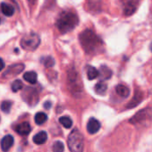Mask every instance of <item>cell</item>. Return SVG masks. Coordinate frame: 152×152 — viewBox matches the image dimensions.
Returning a JSON list of instances; mask_svg holds the SVG:
<instances>
[{"mask_svg": "<svg viewBox=\"0 0 152 152\" xmlns=\"http://www.w3.org/2000/svg\"><path fill=\"white\" fill-rule=\"evenodd\" d=\"M79 40L86 54L94 55L101 52L103 49L102 39L91 30H84L79 35Z\"/></svg>", "mask_w": 152, "mask_h": 152, "instance_id": "cell-1", "label": "cell"}, {"mask_svg": "<svg viewBox=\"0 0 152 152\" xmlns=\"http://www.w3.org/2000/svg\"><path fill=\"white\" fill-rule=\"evenodd\" d=\"M78 16L71 11L62 12L56 21V26L61 33L70 32L78 25Z\"/></svg>", "mask_w": 152, "mask_h": 152, "instance_id": "cell-2", "label": "cell"}, {"mask_svg": "<svg viewBox=\"0 0 152 152\" xmlns=\"http://www.w3.org/2000/svg\"><path fill=\"white\" fill-rule=\"evenodd\" d=\"M130 123L138 128H147L152 124V109L147 107L137 112L131 119Z\"/></svg>", "mask_w": 152, "mask_h": 152, "instance_id": "cell-3", "label": "cell"}, {"mask_svg": "<svg viewBox=\"0 0 152 152\" xmlns=\"http://www.w3.org/2000/svg\"><path fill=\"white\" fill-rule=\"evenodd\" d=\"M67 144L70 152H83L84 139L78 129H73L68 136Z\"/></svg>", "mask_w": 152, "mask_h": 152, "instance_id": "cell-4", "label": "cell"}, {"mask_svg": "<svg viewBox=\"0 0 152 152\" xmlns=\"http://www.w3.org/2000/svg\"><path fill=\"white\" fill-rule=\"evenodd\" d=\"M68 87L72 95L81 94L83 91V87L81 84V78L73 68L68 72Z\"/></svg>", "mask_w": 152, "mask_h": 152, "instance_id": "cell-5", "label": "cell"}, {"mask_svg": "<svg viewBox=\"0 0 152 152\" xmlns=\"http://www.w3.org/2000/svg\"><path fill=\"white\" fill-rule=\"evenodd\" d=\"M40 44V38L37 33L31 32L21 39V47L27 51H34Z\"/></svg>", "mask_w": 152, "mask_h": 152, "instance_id": "cell-6", "label": "cell"}, {"mask_svg": "<svg viewBox=\"0 0 152 152\" xmlns=\"http://www.w3.org/2000/svg\"><path fill=\"white\" fill-rule=\"evenodd\" d=\"M23 69H24V65L23 64H16L11 65L7 69V71L4 72L3 76L7 79L13 78L15 76L18 75L21 72H23Z\"/></svg>", "mask_w": 152, "mask_h": 152, "instance_id": "cell-7", "label": "cell"}, {"mask_svg": "<svg viewBox=\"0 0 152 152\" xmlns=\"http://www.w3.org/2000/svg\"><path fill=\"white\" fill-rule=\"evenodd\" d=\"M139 0H126L124 5V14L126 16L132 15L138 8Z\"/></svg>", "mask_w": 152, "mask_h": 152, "instance_id": "cell-8", "label": "cell"}, {"mask_svg": "<svg viewBox=\"0 0 152 152\" xmlns=\"http://www.w3.org/2000/svg\"><path fill=\"white\" fill-rule=\"evenodd\" d=\"M101 127V124L99 120L95 118H91L87 124V131L90 134H95L97 133Z\"/></svg>", "mask_w": 152, "mask_h": 152, "instance_id": "cell-9", "label": "cell"}, {"mask_svg": "<svg viewBox=\"0 0 152 152\" xmlns=\"http://www.w3.org/2000/svg\"><path fill=\"white\" fill-rule=\"evenodd\" d=\"M0 145H1V149L5 152H7L14 145V137L10 134L6 135L2 140L1 142H0Z\"/></svg>", "mask_w": 152, "mask_h": 152, "instance_id": "cell-10", "label": "cell"}, {"mask_svg": "<svg viewBox=\"0 0 152 152\" xmlns=\"http://www.w3.org/2000/svg\"><path fill=\"white\" fill-rule=\"evenodd\" d=\"M31 127L30 124L27 122L21 123L15 126V132L22 136L28 135L31 132Z\"/></svg>", "mask_w": 152, "mask_h": 152, "instance_id": "cell-11", "label": "cell"}, {"mask_svg": "<svg viewBox=\"0 0 152 152\" xmlns=\"http://www.w3.org/2000/svg\"><path fill=\"white\" fill-rule=\"evenodd\" d=\"M142 99H143V93H142V91H140L139 89H137L135 91V93H134L133 98L132 99V100L130 101V103L127 105V107L128 108H132V107H137L140 103V101L142 100Z\"/></svg>", "mask_w": 152, "mask_h": 152, "instance_id": "cell-12", "label": "cell"}, {"mask_svg": "<svg viewBox=\"0 0 152 152\" xmlns=\"http://www.w3.org/2000/svg\"><path fill=\"white\" fill-rule=\"evenodd\" d=\"M29 96L30 99H28V103L31 105H34L38 102V93L34 89H27L24 92H23V96Z\"/></svg>", "mask_w": 152, "mask_h": 152, "instance_id": "cell-13", "label": "cell"}, {"mask_svg": "<svg viewBox=\"0 0 152 152\" xmlns=\"http://www.w3.org/2000/svg\"><path fill=\"white\" fill-rule=\"evenodd\" d=\"M99 76L100 80H108L112 76V71L106 65H101L99 71Z\"/></svg>", "mask_w": 152, "mask_h": 152, "instance_id": "cell-14", "label": "cell"}, {"mask_svg": "<svg viewBox=\"0 0 152 152\" xmlns=\"http://www.w3.org/2000/svg\"><path fill=\"white\" fill-rule=\"evenodd\" d=\"M47 140H48V134L44 131L39 132L33 137V142L37 145H41V144L45 143L47 141Z\"/></svg>", "mask_w": 152, "mask_h": 152, "instance_id": "cell-15", "label": "cell"}, {"mask_svg": "<svg viewBox=\"0 0 152 152\" xmlns=\"http://www.w3.org/2000/svg\"><path fill=\"white\" fill-rule=\"evenodd\" d=\"M115 91H116V93H117L120 97H122V98H124V99L129 97V95H130V91H129V89H128L125 85H123V84H118V85L115 87Z\"/></svg>", "mask_w": 152, "mask_h": 152, "instance_id": "cell-16", "label": "cell"}, {"mask_svg": "<svg viewBox=\"0 0 152 152\" xmlns=\"http://www.w3.org/2000/svg\"><path fill=\"white\" fill-rule=\"evenodd\" d=\"M38 75L35 72H27L23 74V79L31 84H35L37 83Z\"/></svg>", "mask_w": 152, "mask_h": 152, "instance_id": "cell-17", "label": "cell"}, {"mask_svg": "<svg viewBox=\"0 0 152 152\" xmlns=\"http://www.w3.org/2000/svg\"><path fill=\"white\" fill-rule=\"evenodd\" d=\"M1 11L6 16H12L15 13V8L13 6L7 4V3H2L1 4Z\"/></svg>", "mask_w": 152, "mask_h": 152, "instance_id": "cell-18", "label": "cell"}, {"mask_svg": "<svg viewBox=\"0 0 152 152\" xmlns=\"http://www.w3.org/2000/svg\"><path fill=\"white\" fill-rule=\"evenodd\" d=\"M86 69H87V76L89 80H94L99 76V71L95 67L88 65Z\"/></svg>", "mask_w": 152, "mask_h": 152, "instance_id": "cell-19", "label": "cell"}, {"mask_svg": "<svg viewBox=\"0 0 152 152\" xmlns=\"http://www.w3.org/2000/svg\"><path fill=\"white\" fill-rule=\"evenodd\" d=\"M34 120H35V123L38 125H41L48 120V115L43 112H39V113H37L35 115Z\"/></svg>", "mask_w": 152, "mask_h": 152, "instance_id": "cell-20", "label": "cell"}, {"mask_svg": "<svg viewBox=\"0 0 152 152\" xmlns=\"http://www.w3.org/2000/svg\"><path fill=\"white\" fill-rule=\"evenodd\" d=\"M107 86L104 82H99L95 86V91H96V93H98L99 95L104 94L107 91Z\"/></svg>", "mask_w": 152, "mask_h": 152, "instance_id": "cell-21", "label": "cell"}, {"mask_svg": "<svg viewBox=\"0 0 152 152\" xmlns=\"http://www.w3.org/2000/svg\"><path fill=\"white\" fill-rule=\"evenodd\" d=\"M59 122L66 129H70L72 127V122L71 118L68 117V116H62V117H60L59 118Z\"/></svg>", "mask_w": 152, "mask_h": 152, "instance_id": "cell-22", "label": "cell"}, {"mask_svg": "<svg viewBox=\"0 0 152 152\" xmlns=\"http://www.w3.org/2000/svg\"><path fill=\"white\" fill-rule=\"evenodd\" d=\"M23 83L21 80H15L12 84V90L14 92L19 91L20 90L23 89Z\"/></svg>", "mask_w": 152, "mask_h": 152, "instance_id": "cell-23", "label": "cell"}, {"mask_svg": "<svg viewBox=\"0 0 152 152\" xmlns=\"http://www.w3.org/2000/svg\"><path fill=\"white\" fill-rule=\"evenodd\" d=\"M64 146L62 141H56L53 144V151L54 152H64Z\"/></svg>", "mask_w": 152, "mask_h": 152, "instance_id": "cell-24", "label": "cell"}, {"mask_svg": "<svg viewBox=\"0 0 152 152\" xmlns=\"http://www.w3.org/2000/svg\"><path fill=\"white\" fill-rule=\"evenodd\" d=\"M12 107V102L10 101H3L1 104V110L5 113H9Z\"/></svg>", "mask_w": 152, "mask_h": 152, "instance_id": "cell-25", "label": "cell"}, {"mask_svg": "<svg viewBox=\"0 0 152 152\" xmlns=\"http://www.w3.org/2000/svg\"><path fill=\"white\" fill-rule=\"evenodd\" d=\"M43 64L46 67H52L55 64V60L51 56H48L43 59Z\"/></svg>", "mask_w": 152, "mask_h": 152, "instance_id": "cell-26", "label": "cell"}, {"mask_svg": "<svg viewBox=\"0 0 152 152\" xmlns=\"http://www.w3.org/2000/svg\"><path fill=\"white\" fill-rule=\"evenodd\" d=\"M5 68V62L3 61L2 58H0V72Z\"/></svg>", "mask_w": 152, "mask_h": 152, "instance_id": "cell-27", "label": "cell"}, {"mask_svg": "<svg viewBox=\"0 0 152 152\" xmlns=\"http://www.w3.org/2000/svg\"><path fill=\"white\" fill-rule=\"evenodd\" d=\"M44 106H45V107H46L47 109H48V108H49V107H51V103H49V102H47V103H46V104H45Z\"/></svg>", "mask_w": 152, "mask_h": 152, "instance_id": "cell-28", "label": "cell"}, {"mask_svg": "<svg viewBox=\"0 0 152 152\" xmlns=\"http://www.w3.org/2000/svg\"><path fill=\"white\" fill-rule=\"evenodd\" d=\"M35 1H36V0H29V2H30L31 4H34Z\"/></svg>", "mask_w": 152, "mask_h": 152, "instance_id": "cell-29", "label": "cell"}, {"mask_svg": "<svg viewBox=\"0 0 152 152\" xmlns=\"http://www.w3.org/2000/svg\"><path fill=\"white\" fill-rule=\"evenodd\" d=\"M149 48H150V50L152 51V42H151V44H150V46H149Z\"/></svg>", "mask_w": 152, "mask_h": 152, "instance_id": "cell-30", "label": "cell"}]
</instances>
